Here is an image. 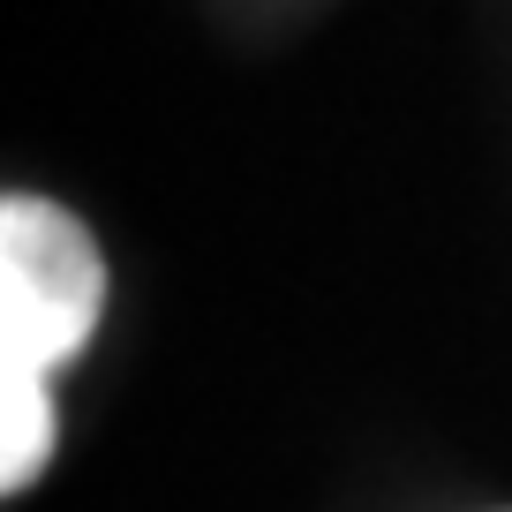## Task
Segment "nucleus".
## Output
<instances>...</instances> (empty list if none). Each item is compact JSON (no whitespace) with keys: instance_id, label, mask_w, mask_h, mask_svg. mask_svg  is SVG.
I'll use <instances>...</instances> for the list:
<instances>
[{"instance_id":"1","label":"nucleus","mask_w":512,"mask_h":512,"mask_svg":"<svg viewBox=\"0 0 512 512\" xmlns=\"http://www.w3.org/2000/svg\"><path fill=\"white\" fill-rule=\"evenodd\" d=\"M106 309V256L76 211L46 196L0 204V369L53 377Z\"/></svg>"},{"instance_id":"2","label":"nucleus","mask_w":512,"mask_h":512,"mask_svg":"<svg viewBox=\"0 0 512 512\" xmlns=\"http://www.w3.org/2000/svg\"><path fill=\"white\" fill-rule=\"evenodd\" d=\"M53 460V392L31 369H0V490H23Z\"/></svg>"}]
</instances>
